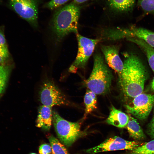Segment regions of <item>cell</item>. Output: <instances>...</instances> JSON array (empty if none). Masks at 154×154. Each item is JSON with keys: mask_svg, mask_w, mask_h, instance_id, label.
Here are the masks:
<instances>
[{"mask_svg": "<svg viewBox=\"0 0 154 154\" xmlns=\"http://www.w3.org/2000/svg\"><path fill=\"white\" fill-rule=\"evenodd\" d=\"M5 59L6 58L0 54V64L3 63L5 60Z\"/></svg>", "mask_w": 154, "mask_h": 154, "instance_id": "4316f807", "label": "cell"}, {"mask_svg": "<svg viewBox=\"0 0 154 154\" xmlns=\"http://www.w3.org/2000/svg\"><path fill=\"white\" fill-rule=\"evenodd\" d=\"M113 78L112 73L103 57L100 54H95L92 72L86 80L89 90L97 95L106 94L110 90Z\"/></svg>", "mask_w": 154, "mask_h": 154, "instance_id": "3957f363", "label": "cell"}, {"mask_svg": "<svg viewBox=\"0 0 154 154\" xmlns=\"http://www.w3.org/2000/svg\"><path fill=\"white\" fill-rule=\"evenodd\" d=\"M136 141L126 140L118 136L108 139L99 145L87 149L86 152L93 154L100 152L128 149L132 150L139 146Z\"/></svg>", "mask_w": 154, "mask_h": 154, "instance_id": "30bf717a", "label": "cell"}, {"mask_svg": "<svg viewBox=\"0 0 154 154\" xmlns=\"http://www.w3.org/2000/svg\"><path fill=\"white\" fill-rule=\"evenodd\" d=\"M154 104V94L141 93L133 98L125 105L127 112L140 119H146L150 113Z\"/></svg>", "mask_w": 154, "mask_h": 154, "instance_id": "52a82bcc", "label": "cell"}, {"mask_svg": "<svg viewBox=\"0 0 154 154\" xmlns=\"http://www.w3.org/2000/svg\"><path fill=\"white\" fill-rule=\"evenodd\" d=\"M40 100L42 105L52 108L55 106H72L65 95L50 80L43 84L39 92Z\"/></svg>", "mask_w": 154, "mask_h": 154, "instance_id": "5b68a950", "label": "cell"}, {"mask_svg": "<svg viewBox=\"0 0 154 154\" xmlns=\"http://www.w3.org/2000/svg\"><path fill=\"white\" fill-rule=\"evenodd\" d=\"M124 68L119 76L122 91L127 96L134 97L142 93L147 72L140 58L133 54H125Z\"/></svg>", "mask_w": 154, "mask_h": 154, "instance_id": "6da1fadb", "label": "cell"}, {"mask_svg": "<svg viewBox=\"0 0 154 154\" xmlns=\"http://www.w3.org/2000/svg\"><path fill=\"white\" fill-rule=\"evenodd\" d=\"M52 120V108L43 105L40 106L36 120L37 127L48 130L51 127Z\"/></svg>", "mask_w": 154, "mask_h": 154, "instance_id": "7c38bea8", "label": "cell"}, {"mask_svg": "<svg viewBox=\"0 0 154 154\" xmlns=\"http://www.w3.org/2000/svg\"><path fill=\"white\" fill-rule=\"evenodd\" d=\"M85 108L84 117L97 108L96 94L89 90H86L84 97Z\"/></svg>", "mask_w": 154, "mask_h": 154, "instance_id": "e0dca14e", "label": "cell"}, {"mask_svg": "<svg viewBox=\"0 0 154 154\" xmlns=\"http://www.w3.org/2000/svg\"><path fill=\"white\" fill-rule=\"evenodd\" d=\"M39 154H52L50 145L44 144L41 145L39 149Z\"/></svg>", "mask_w": 154, "mask_h": 154, "instance_id": "cb8c5ba5", "label": "cell"}, {"mask_svg": "<svg viewBox=\"0 0 154 154\" xmlns=\"http://www.w3.org/2000/svg\"><path fill=\"white\" fill-rule=\"evenodd\" d=\"M10 72L8 67L0 65V94L3 91Z\"/></svg>", "mask_w": 154, "mask_h": 154, "instance_id": "ffe728a7", "label": "cell"}, {"mask_svg": "<svg viewBox=\"0 0 154 154\" xmlns=\"http://www.w3.org/2000/svg\"><path fill=\"white\" fill-rule=\"evenodd\" d=\"M80 14V8L74 3L58 9L51 21V27L56 40L60 42L71 33L76 34Z\"/></svg>", "mask_w": 154, "mask_h": 154, "instance_id": "7a4b0ae2", "label": "cell"}, {"mask_svg": "<svg viewBox=\"0 0 154 154\" xmlns=\"http://www.w3.org/2000/svg\"><path fill=\"white\" fill-rule=\"evenodd\" d=\"M126 154H154V140L137 147Z\"/></svg>", "mask_w": 154, "mask_h": 154, "instance_id": "ac0fdd59", "label": "cell"}, {"mask_svg": "<svg viewBox=\"0 0 154 154\" xmlns=\"http://www.w3.org/2000/svg\"><path fill=\"white\" fill-rule=\"evenodd\" d=\"M112 36L116 40L129 38L141 39L154 48V32L146 29L134 26L129 28H114Z\"/></svg>", "mask_w": 154, "mask_h": 154, "instance_id": "9c48e42d", "label": "cell"}, {"mask_svg": "<svg viewBox=\"0 0 154 154\" xmlns=\"http://www.w3.org/2000/svg\"></svg>", "mask_w": 154, "mask_h": 154, "instance_id": "4dcf8cb0", "label": "cell"}, {"mask_svg": "<svg viewBox=\"0 0 154 154\" xmlns=\"http://www.w3.org/2000/svg\"><path fill=\"white\" fill-rule=\"evenodd\" d=\"M129 116V120L126 126L130 136L135 139H143L145 135L137 120L134 117Z\"/></svg>", "mask_w": 154, "mask_h": 154, "instance_id": "2e32d148", "label": "cell"}, {"mask_svg": "<svg viewBox=\"0 0 154 154\" xmlns=\"http://www.w3.org/2000/svg\"><path fill=\"white\" fill-rule=\"evenodd\" d=\"M129 120V116L113 106L106 122L116 127L123 128L126 126Z\"/></svg>", "mask_w": 154, "mask_h": 154, "instance_id": "4fadbf2b", "label": "cell"}, {"mask_svg": "<svg viewBox=\"0 0 154 154\" xmlns=\"http://www.w3.org/2000/svg\"><path fill=\"white\" fill-rule=\"evenodd\" d=\"M109 9L119 13H127L133 9L135 0H106Z\"/></svg>", "mask_w": 154, "mask_h": 154, "instance_id": "5bb4252c", "label": "cell"}, {"mask_svg": "<svg viewBox=\"0 0 154 154\" xmlns=\"http://www.w3.org/2000/svg\"><path fill=\"white\" fill-rule=\"evenodd\" d=\"M139 5L147 13H154V0H138Z\"/></svg>", "mask_w": 154, "mask_h": 154, "instance_id": "44dd1931", "label": "cell"}, {"mask_svg": "<svg viewBox=\"0 0 154 154\" xmlns=\"http://www.w3.org/2000/svg\"><path fill=\"white\" fill-rule=\"evenodd\" d=\"M30 154H37L34 153H31Z\"/></svg>", "mask_w": 154, "mask_h": 154, "instance_id": "f1b7e54d", "label": "cell"}, {"mask_svg": "<svg viewBox=\"0 0 154 154\" xmlns=\"http://www.w3.org/2000/svg\"><path fill=\"white\" fill-rule=\"evenodd\" d=\"M148 132L150 136L154 138V114L149 126Z\"/></svg>", "mask_w": 154, "mask_h": 154, "instance_id": "d4e9b609", "label": "cell"}, {"mask_svg": "<svg viewBox=\"0 0 154 154\" xmlns=\"http://www.w3.org/2000/svg\"><path fill=\"white\" fill-rule=\"evenodd\" d=\"M101 49L106 63L119 76L120 75L123 69L124 64L119 56L118 47L114 45H102Z\"/></svg>", "mask_w": 154, "mask_h": 154, "instance_id": "8fae6325", "label": "cell"}, {"mask_svg": "<svg viewBox=\"0 0 154 154\" xmlns=\"http://www.w3.org/2000/svg\"><path fill=\"white\" fill-rule=\"evenodd\" d=\"M10 6L20 17L35 28L38 27V0H9Z\"/></svg>", "mask_w": 154, "mask_h": 154, "instance_id": "ba28073f", "label": "cell"}, {"mask_svg": "<svg viewBox=\"0 0 154 154\" xmlns=\"http://www.w3.org/2000/svg\"><path fill=\"white\" fill-rule=\"evenodd\" d=\"M53 154H70L59 141L52 135L48 138Z\"/></svg>", "mask_w": 154, "mask_h": 154, "instance_id": "d6986e66", "label": "cell"}, {"mask_svg": "<svg viewBox=\"0 0 154 154\" xmlns=\"http://www.w3.org/2000/svg\"><path fill=\"white\" fill-rule=\"evenodd\" d=\"M78 42V51L74 61L69 69V71L75 73L79 69H84L92 54L99 39L90 38L76 34Z\"/></svg>", "mask_w": 154, "mask_h": 154, "instance_id": "8992f818", "label": "cell"}, {"mask_svg": "<svg viewBox=\"0 0 154 154\" xmlns=\"http://www.w3.org/2000/svg\"><path fill=\"white\" fill-rule=\"evenodd\" d=\"M0 54L6 58L8 56V49L3 33L0 31Z\"/></svg>", "mask_w": 154, "mask_h": 154, "instance_id": "7402d4cb", "label": "cell"}, {"mask_svg": "<svg viewBox=\"0 0 154 154\" xmlns=\"http://www.w3.org/2000/svg\"><path fill=\"white\" fill-rule=\"evenodd\" d=\"M69 0H51L44 5L45 7L52 10L64 4Z\"/></svg>", "mask_w": 154, "mask_h": 154, "instance_id": "603a6c76", "label": "cell"}, {"mask_svg": "<svg viewBox=\"0 0 154 154\" xmlns=\"http://www.w3.org/2000/svg\"><path fill=\"white\" fill-rule=\"evenodd\" d=\"M151 88L152 90L154 92V77L151 84Z\"/></svg>", "mask_w": 154, "mask_h": 154, "instance_id": "83f0119b", "label": "cell"}, {"mask_svg": "<svg viewBox=\"0 0 154 154\" xmlns=\"http://www.w3.org/2000/svg\"><path fill=\"white\" fill-rule=\"evenodd\" d=\"M52 122L59 139L65 145L70 146L81 135L80 123L66 120L55 110L52 111Z\"/></svg>", "mask_w": 154, "mask_h": 154, "instance_id": "277c9868", "label": "cell"}, {"mask_svg": "<svg viewBox=\"0 0 154 154\" xmlns=\"http://www.w3.org/2000/svg\"><path fill=\"white\" fill-rule=\"evenodd\" d=\"M73 1V3L75 4H79L85 2L86 1L89 0L95 1L97 0H72Z\"/></svg>", "mask_w": 154, "mask_h": 154, "instance_id": "484cf974", "label": "cell"}, {"mask_svg": "<svg viewBox=\"0 0 154 154\" xmlns=\"http://www.w3.org/2000/svg\"><path fill=\"white\" fill-rule=\"evenodd\" d=\"M127 40L137 45L145 54L149 65L154 72V48L143 40L136 38H129Z\"/></svg>", "mask_w": 154, "mask_h": 154, "instance_id": "9a60e30c", "label": "cell"}, {"mask_svg": "<svg viewBox=\"0 0 154 154\" xmlns=\"http://www.w3.org/2000/svg\"><path fill=\"white\" fill-rule=\"evenodd\" d=\"M1 1V0H0V2Z\"/></svg>", "mask_w": 154, "mask_h": 154, "instance_id": "f546056e", "label": "cell"}]
</instances>
